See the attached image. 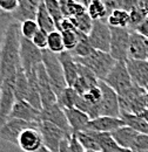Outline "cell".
I'll return each mask as SVG.
<instances>
[{
    "label": "cell",
    "instance_id": "1",
    "mask_svg": "<svg viewBox=\"0 0 148 152\" xmlns=\"http://www.w3.org/2000/svg\"><path fill=\"white\" fill-rule=\"evenodd\" d=\"M20 22L13 20L6 32L5 41L0 52V87L16 86L20 62Z\"/></svg>",
    "mask_w": 148,
    "mask_h": 152
},
{
    "label": "cell",
    "instance_id": "2",
    "mask_svg": "<svg viewBox=\"0 0 148 152\" xmlns=\"http://www.w3.org/2000/svg\"><path fill=\"white\" fill-rule=\"evenodd\" d=\"M42 64L50 77L52 88L56 93V97H59L61 95V93L68 87L61 62L56 54L50 52L48 49H45L42 50Z\"/></svg>",
    "mask_w": 148,
    "mask_h": 152
},
{
    "label": "cell",
    "instance_id": "3",
    "mask_svg": "<svg viewBox=\"0 0 148 152\" xmlns=\"http://www.w3.org/2000/svg\"><path fill=\"white\" fill-rule=\"evenodd\" d=\"M74 58L76 62L91 69L100 81H104L106 78V76L108 75L111 69L116 63V61L113 58L110 53L96 50V49H94L88 56L74 57Z\"/></svg>",
    "mask_w": 148,
    "mask_h": 152
},
{
    "label": "cell",
    "instance_id": "4",
    "mask_svg": "<svg viewBox=\"0 0 148 152\" xmlns=\"http://www.w3.org/2000/svg\"><path fill=\"white\" fill-rule=\"evenodd\" d=\"M104 82L111 87L118 95H122L125 91L130 89L134 84L128 73L126 61H116Z\"/></svg>",
    "mask_w": 148,
    "mask_h": 152
},
{
    "label": "cell",
    "instance_id": "5",
    "mask_svg": "<svg viewBox=\"0 0 148 152\" xmlns=\"http://www.w3.org/2000/svg\"><path fill=\"white\" fill-rule=\"evenodd\" d=\"M20 62L26 74L33 72L42 63V50L38 48L32 40L24 37L20 39Z\"/></svg>",
    "mask_w": 148,
    "mask_h": 152
},
{
    "label": "cell",
    "instance_id": "6",
    "mask_svg": "<svg viewBox=\"0 0 148 152\" xmlns=\"http://www.w3.org/2000/svg\"><path fill=\"white\" fill-rule=\"evenodd\" d=\"M111 27V26H110ZM112 40L110 54L115 61H126L128 58V47H130V28L111 27Z\"/></svg>",
    "mask_w": 148,
    "mask_h": 152
},
{
    "label": "cell",
    "instance_id": "7",
    "mask_svg": "<svg viewBox=\"0 0 148 152\" xmlns=\"http://www.w3.org/2000/svg\"><path fill=\"white\" fill-rule=\"evenodd\" d=\"M87 37H88V40L94 49L110 53L112 32L107 21H105V20L93 21V27Z\"/></svg>",
    "mask_w": 148,
    "mask_h": 152
},
{
    "label": "cell",
    "instance_id": "8",
    "mask_svg": "<svg viewBox=\"0 0 148 152\" xmlns=\"http://www.w3.org/2000/svg\"><path fill=\"white\" fill-rule=\"evenodd\" d=\"M39 129H40L41 134H42L44 146L53 152H59L60 143L65 138L72 136V134L67 133L66 131H64L62 129H60L59 126H56V125L50 123V122L41 121L39 123Z\"/></svg>",
    "mask_w": 148,
    "mask_h": 152
},
{
    "label": "cell",
    "instance_id": "9",
    "mask_svg": "<svg viewBox=\"0 0 148 152\" xmlns=\"http://www.w3.org/2000/svg\"><path fill=\"white\" fill-rule=\"evenodd\" d=\"M101 91H102V98L99 104L100 107V115L101 116H111V117H118L120 118L121 110L119 104V95L108 87L104 81H100L99 83Z\"/></svg>",
    "mask_w": 148,
    "mask_h": 152
},
{
    "label": "cell",
    "instance_id": "10",
    "mask_svg": "<svg viewBox=\"0 0 148 152\" xmlns=\"http://www.w3.org/2000/svg\"><path fill=\"white\" fill-rule=\"evenodd\" d=\"M39 128V123H31L21 121L18 118H10L0 128V138L11 144L18 145V138L20 133L28 128Z\"/></svg>",
    "mask_w": 148,
    "mask_h": 152
},
{
    "label": "cell",
    "instance_id": "11",
    "mask_svg": "<svg viewBox=\"0 0 148 152\" xmlns=\"http://www.w3.org/2000/svg\"><path fill=\"white\" fill-rule=\"evenodd\" d=\"M38 75V83H39V91H40V97L42 102V109L48 108L53 104L58 103V97L52 88L50 77L46 73V69L42 63H40L37 68Z\"/></svg>",
    "mask_w": 148,
    "mask_h": 152
},
{
    "label": "cell",
    "instance_id": "12",
    "mask_svg": "<svg viewBox=\"0 0 148 152\" xmlns=\"http://www.w3.org/2000/svg\"><path fill=\"white\" fill-rule=\"evenodd\" d=\"M40 121L50 122V123L54 124L56 126H59L60 129H62L64 131H66L67 133L73 134L72 129L70 126V123L67 121L66 114H65V110L58 103L48 107V108L42 109L41 114H40Z\"/></svg>",
    "mask_w": 148,
    "mask_h": 152
},
{
    "label": "cell",
    "instance_id": "13",
    "mask_svg": "<svg viewBox=\"0 0 148 152\" xmlns=\"http://www.w3.org/2000/svg\"><path fill=\"white\" fill-rule=\"evenodd\" d=\"M18 146L24 152H37L44 146L42 134L39 128H28L20 133Z\"/></svg>",
    "mask_w": 148,
    "mask_h": 152
},
{
    "label": "cell",
    "instance_id": "14",
    "mask_svg": "<svg viewBox=\"0 0 148 152\" xmlns=\"http://www.w3.org/2000/svg\"><path fill=\"white\" fill-rule=\"evenodd\" d=\"M126 66L133 84L140 88H146L148 86V61L127 58Z\"/></svg>",
    "mask_w": 148,
    "mask_h": 152
},
{
    "label": "cell",
    "instance_id": "15",
    "mask_svg": "<svg viewBox=\"0 0 148 152\" xmlns=\"http://www.w3.org/2000/svg\"><path fill=\"white\" fill-rule=\"evenodd\" d=\"M121 126H125V122L121 118L111 117V116H99L90 121L86 130H92L95 132L112 133Z\"/></svg>",
    "mask_w": 148,
    "mask_h": 152
},
{
    "label": "cell",
    "instance_id": "16",
    "mask_svg": "<svg viewBox=\"0 0 148 152\" xmlns=\"http://www.w3.org/2000/svg\"><path fill=\"white\" fill-rule=\"evenodd\" d=\"M128 58L146 61L148 58V38L138 33L136 31L130 32Z\"/></svg>",
    "mask_w": 148,
    "mask_h": 152
},
{
    "label": "cell",
    "instance_id": "17",
    "mask_svg": "<svg viewBox=\"0 0 148 152\" xmlns=\"http://www.w3.org/2000/svg\"><path fill=\"white\" fill-rule=\"evenodd\" d=\"M40 114L41 111L36 109L30 102L16 101L11 113V118H18L31 123H40Z\"/></svg>",
    "mask_w": 148,
    "mask_h": 152
},
{
    "label": "cell",
    "instance_id": "18",
    "mask_svg": "<svg viewBox=\"0 0 148 152\" xmlns=\"http://www.w3.org/2000/svg\"><path fill=\"white\" fill-rule=\"evenodd\" d=\"M42 0H19V8L12 14L13 20L24 22L26 20H36L39 5Z\"/></svg>",
    "mask_w": 148,
    "mask_h": 152
},
{
    "label": "cell",
    "instance_id": "19",
    "mask_svg": "<svg viewBox=\"0 0 148 152\" xmlns=\"http://www.w3.org/2000/svg\"><path fill=\"white\" fill-rule=\"evenodd\" d=\"M62 69H64V74L66 77V82L68 84V87H72L74 82L78 80L79 77V72H78V62L75 61L74 56L71 54V52H62L61 54L58 55Z\"/></svg>",
    "mask_w": 148,
    "mask_h": 152
},
{
    "label": "cell",
    "instance_id": "20",
    "mask_svg": "<svg viewBox=\"0 0 148 152\" xmlns=\"http://www.w3.org/2000/svg\"><path fill=\"white\" fill-rule=\"evenodd\" d=\"M65 114L67 117V121L70 123V126L72 129V132L76 133L80 131H85L87 129V125L91 121L90 116L81 110L72 108V109H65Z\"/></svg>",
    "mask_w": 148,
    "mask_h": 152
},
{
    "label": "cell",
    "instance_id": "21",
    "mask_svg": "<svg viewBox=\"0 0 148 152\" xmlns=\"http://www.w3.org/2000/svg\"><path fill=\"white\" fill-rule=\"evenodd\" d=\"M112 137L114 138V140L121 146V148H125V149H130L133 150V146H134V143L139 136V132L135 131L134 129H132L130 126H121L119 128L118 130L113 131L111 133Z\"/></svg>",
    "mask_w": 148,
    "mask_h": 152
},
{
    "label": "cell",
    "instance_id": "22",
    "mask_svg": "<svg viewBox=\"0 0 148 152\" xmlns=\"http://www.w3.org/2000/svg\"><path fill=\"white\" fill-rule=\"evenodd\" d=\"M27 77H28V84H30V91H28L27 102H30L36 109L41 111V110H42V102H41L40 91H39L37 69H34L33 72L28 73V74H27Z\"/></svg>",
    "mask_w": 148,
    "mask_h": 152
},
{
    "label": "cell",
    "instance_id": "23",
    "mask_svg": "<svg viewBox=\"0 0 148 152\" xmlns=\"http://www.w3.org/2000/svg\"><path fill=\"white\" fill-rule=\"evenodd\" d=\"M36 21L39 25V28L47 32V33H51L53 31H56V23L54 19L52 18V15L50 14L48 10L46 8L45 4L41 1V4L39 5V8H38L37 12V17H36Z\"/></svg>",
    "mask_w": 148,
    "mask_h": 152
},
{
    "label": "cell",
    "instance_id": "24",
    "mask_svg": "<svg viewBox=\"0 0 148 152\" xmlns=\"http://www.w3.org/2000/svg\"><path fill=\"white\" fill-rule=\"evenodd\" d=\"M30 91V84H28V77L26 72L22 67H20L17 73L16 78V86H14V95L17 101H27Z\"/></svg>",
    "mask_w": 148,
    "mask_h": 152
},
{
    "label": "cell",
    "instance_id": "25",
    "mask_svg": "<svg viewBox=\"0 0 148 152\" xmlns=\"http://www.w3.org/2000/svg\"><path fill=\"white\" fill-rule=\"evenodd\" d=\"M61 12L64 18H76L87 12V8L76 0H60Z\"/></svg>",
    "mask_w": 148,
    "mask_h": 152
},
{
    "label": "cell",
    "instance_id": "26",
    "mask_svg": "<svg viewBox=\"0 0 148 152\" xmlns=\"http://www.w3.org/2000/svg\"><path fill=\"white\" fill-rule=\"evenodd\" d=\"M120 118L125 122V125L130 126L135 131L139 133L148 134V122L141 116L134 114H127V113H121Z\"/></svg>",
    "mask_w": 148,
    "mask_h": 152
},
{
    "label": "cell",
    "instance_id": "27",
    "mask_svg": "<svg viewBox=\"0 0 148 152\" xmlns=\"http://www.w3.org/2000/svg\"><path fill=\"white\" fill-rule=\"evenodd\" d=\"M107 23L111 27H119V28H130V12L122 8L114 10L107 18Z\"/></svg>",
    "mask_w": 148,
    "mask_h": 152
},
{
    "label": "cell",
    "instance_id": "28",
    "mask_svg": "<svg viewBox=\"0 0 148 152\" xmlns=\"http://www.w3.org/2000/svg\"><path fill=\"white\" fill-rule=\"evenodd\" d=\"M87 13L92 18L93 21L95 20H107L108 11L104 0H94L87 6Z\"/></svg>",
    "mask_w": 148,
    "mask_h": 152
},
{
    "label": "cell",
    "instance_id": "29",
    "mask_svg": "<svg viewBox=\"0 0 148 152\" xmlns=\"http://www.w3.org/2000/svg\"><path fill=\"white\" fill-rule=\"evenodd\" d=\"M79 94L74 90L73 87H67L61 95L58 97V104L65 110V109H72L75 108L76 101L79 98Z\"/></svg>",
    "mask_w": 148,
    "mask_h": 152
},
{
    "label": "cell",
    "instance_id": "30",
    "mask_svg": "<svg viewBox=\"0 0 148 152\" xmlns=\"http://www.w3.org/2000/svg\"><path fill=\"white\" fill-rule=\"evenodd\" d=\"M76 136L78 140L80 142V144L82 145V148L88 152L92 151H100V146L96 142V139L94 138V136L92 134V132L90 130L86 131H80V132L73 133Z\"/></svg>",
    "mask_w": 148,
    "mask_h": 152
},
{
    "label": "cell",
    "instance_id": "31",
    "mask_svg": "<svg viewBox=\"0 0 148 152\" xmlns=\"http://www.w3.org/2000/svg\"><path fill=\"white\" fill-rule=\"evenodd\" d=\"M47 49L52 53H54L56 55L61 54L62 52L66 50L65 48V43H64V39L62 34L60 31H53L51 33H48V43H47Z\"/></svg>",
    "mask_w": 148,
    "mask_h": 152
},
{
    "label": "cell",
    "instance_id": "32",
    "mask_svg": "<svg viewBox=\"0 0 148 152\" xmlns=\"http://www.w3.org/2000/svg\"><path fill=\"white\" fill-rule=\"evenodd\" d=\"M93 50H94V48L92 47V45H91V42L88 40V37L80 32L79 42H78L76 47L71 52V54L74 57H86L88 56Z\"/></svg>",
    "mask_w": 148,
    "mask_h": 152
},
{
    "label": "cell",
    "instance_id": "33",
    "mask_svg": "<svg viewBox=\"0 0 148 152\" xmlns=\"http://www.w3.org/2000/svg\"><path fill=\"white\" fill-rule=\"evenodd\" d=\"M71 20H72V22H73L74 27H75L79 32H81V33H84V34H86V35L90 34V32H91V29H92V27H93V20H92V18L88 15L87 12H86L85 14L80 15V17L72 18Z\"/></svg>",
    "mask_w": 148,
    "mask_h": 152
},
{
    "label": "cell",
    "instance_id": "34",
    "mask_svg": "<svg viewBox=\"0 0 148 152\" xmlns=\"http://www.w3.org/2000/svg\"><path fill=\"white\" fill-rule=\"evenodd\" d=\"M39 25L36 20H26L24 22L20 23V32H21V37L32 40L34 38V35L39 31Z\"/></svg>",
    "mask_w": 148,
    "mask_h": 152
},
{
    "label": "cell",
    "instance_id": "35",
    "mask_svg": "<svg viewBox=\"0 0 148 152\" xmlns=\"http://www.w3.org/2000/svg\"><path fill=\"white\" fill-rule=\"evenodd\" d=\"M42 2L45 4L46 8L48 10L50 14L52 15V18L54 19L56 26H58L59 22L64 19V15L61 12V6H60V0H42Z\"/></svg>",
    "mask_w": 148,
    "mask_h": 152
},
{
    "label": "cell",
    "instance_id": "36",
    "mask_svg": "<svg viewBox=\"0 0 148 152\" xmlns=\"http://www.w3.org/2000/svg\"><path fill=\"white\" fill-rule=\"evenodd\" d=\"M61 34H62V39H64V43H65L66 50L67 52H72L76 47L78 42H79L80 32L78 29H75V31H64V32H61Z\"/></svg>",
    "mask_w": 148,
    "mask_h": 152
},
{
    "label": "cell",
    "instance_id": "37",
    "mask_svg": "<svg viewBox=\"0 0 148 152\" xmlns=\"http://www.w3.org/2000/svg\"><path fill=\"white\" fill-rule=\"evenodd\" d=\"M81 97H82L87 103H90V104H92V105H98V104H100L101 98H102V91H101L100 86H96V87L91 88L88 91H86Z\"/></svg>",
    "mask_w": 148,
    "mask_h": 152
},
{
    "label": "cell",
    "instance_id": "38",
    "mask_svg": "<svg viewBox=\"0 0 148 152\" xmlns=\"http://www.w3.org/2000/svg\"><path fill=\"white\" fill-rule=\"evenodd\" d=\"M130 31H135L142 22L146 19L147 14L144 13L140 8H134L130 12Z\"/></svg>",
    "mask_w": 148,
    "mask_h": 152
},
{
    "label": "cell",
    "instance_id": "39",
    "mask_svg": "<svg viewBox=\"0 0 148 152\" xmlns=\"http://www.w3.org/2000/svg\"><path fill=\"white\" fill-rule=\"evenodd\" d=\"M12 21H13V18L11 14H6V13L0 14V52H1V48H2V45L5 41L6 32Z\"/></svg>",
    "mask_w": 148,
    "mask_h": 152
},
{
    "label": "cell",
    "instance_id": "40",
    "mask_svg": "<svg viewBox=\"0 0 148 152\" xmlns=\"http://www.w3.org/2000/svg\"><path fill=\"white\" fill-rule=\"evenodd\" d=\"M33 43L37 46L39 49L41 50H45L47 49V43H48V33L42 31V29H39L38 33L34 35V38L32 39Z\"/></svg>",
    "mask_w": 148,
    "mask_h": 152
},
{
    "label": "cell",
    "instance_id": "41",
    "mask_svg": "<svg viewBox=\"0 0 148 152\" xmlns=\"http://www.w3.org/2000/svg\"><path fill=\"white\" fill-rule=\"evenodd\" d=\"M19 8V0H0V10L2 13L13 14Z\"/></svg>",
    "mask_w": 148,
    "mask_h": 152
},
{
    "label": "cell",
    "instance_id": "42",
    "mask_svg": "<svg viewBox=\"0 0 148 152\" xmlns=\"http://www.w3.org/2000/svg\"><path fill=\"white\" fill-rule=\"evenodd\" d=\"M133 151L135 152H147L148 151V134L144 133H139L134 146H133Z\"/></svg>",
    "mask_w": 148,
    "mask_h": 152
},
{
    "label": "cell",
    "instance_id": "43",
    "mask_svg": "<svg viewBox=\"0 0 148 152\" xmlns=\"http://www.w3.org/2000/svg\"><path fill=\"white\" fill-rule=\"evenodd\" d=\"M56 29L60 32H64V31H75L76 28L74 27L73 22L70 18H64L56 26Z\"/></svg>",
    "mask_w": 148,
    "mask_h": 152
},
{
    "label": "cell",
    "instance_id": "44",
    "mask_svg": "<svg viewBox=\"0 0 148 152\" xmlns=\"http://www.w3.org/2000/svg\"><path fill=\"white\" fill-rule=\"evenodd\" d=\"M138 33H140V34H142L144 37H146L148 38V15L146 17V19L144 20V22L135 29Z\"/></svg>",
    "mask_w": 148,
    "mask_h": 152
},
{
    "label": "cell",
    "instance_id": "45",
    "mask_svg": "<svg viewBox=\"0 0 148 152\" xmlns=\"http://www.w3.org/2000/svg\"><path fill=\"white\" fill-rule=\"evenodd\" d=\"M139 0H124V10L130 12L134 8H138Z\"/></svg>",
    "mask_w": 148,
    "mask_h": 152
},
{
    "label": "cell",
    "instance_id": "46",
    "mask_svg": "<svg viewBox=\"0 0 148 152\" xmlns=\"http://www.w3.org/2000/svg\"><path fill=\"white\" fill-rule=\"evenodd\" d=\"M138 8H140L144 13H146L148 15V0H139Z\"/></svg>",
    "mask_w": 148,
    "mask_h": 152
},
{
    "label": "cell",
    "instance_id": "47",
    "mask_svg": "<svg viewBox=\"0 0 148 152\" xmlns=\"http://www.w3.org/2000/svg\"><path fill=\"white\" fill-rule=\"evenodd\" d=\"M76 1H79L81 5H84V6L87 8V6H88V5H90L92 1H94V0H76Z\"/></svg>",
    "mask_w": 148,
    "mask_h": 152
},
{
    "label": "cell",
    "instance_id": "48",
    "mask_svg": "<svg viewBox=\"0 0 148 152\" xmlns=\"http://www.w3.org/2000/svg\"><path fill=\"white\" fill-rule=\"evenodd\" d=\"M37 152H53V151H51V150H48L47 148H45V146H42L39 151H37Z\"/></svg>",
    "mask_w": 148,
    "mask_h": 152
},
{
    "label": "cell",
    "instance_id": "49",
    "mask_svg": "<svg viewBox=\"0 0 148 152\" xmlns=\"http://www.w3.org/2000/svg\"><path fill=\"white\" fill-rule=\"evenodd\" d=\"M145 99H146V109L148 110V93L146 94V98Z\"/></svg>",
    "mask_w": 148,
    "mask_h": 152
},
{
    "label": "cell",
    "instance_id": "50",
    "mask_svg": "<svg viewBox=\"0 0 148 152\" xmlns=\"http://www.w3.org/2000/svg\"><path fill=\"white\" fill-rule=\"evenodd\" d=\"M145 89H146V91H147V93H148V86H147V87H146V88H145Z\"/></svg>",
    "mask_w": 148,
    "mask_h": 152
},
{
    "label": "cell",
    "instance_id": "51",
    "mask_svg": "<svg viewBox=\"0 0 148 152\" xmlns=\"http://www.w3.org/2000/svg\"><path fill=\"white\" fill-rule=\"evenodd\" d=\"M87 152H88V151H87ZM92 152H101V151H92Z\"/></svg>",
    "mask_w": 148,
    "mask_h": 152
},
{
    "label": "cell",
    "instance_id": "52",
    "mask_svg": "<svg viewBox=\"0 0 148 152\" xmlns=\"http://www.w3.org/2000/svg\"><path fill=\"white\" fill-rule=\"evenodd\" d=\"M147 61H148V58H147Z\"/></svg>",
    "mask_w": 148,
    "mask_h": 152
}]
</instances>
